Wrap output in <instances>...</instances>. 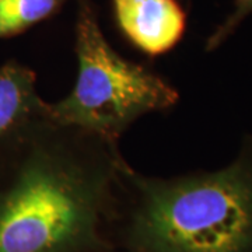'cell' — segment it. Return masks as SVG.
<instances>
[{"label":"cell","instance_id":"52a82bcc","mask_svg":"<svg viewBox=\"0 0 252 252\" xmlns=\"http://www.w3.org/2000/svg\"><path fill=\"white\" fill-rule=\"evenodd\" d=\"M235 1V11L234 14L231 16V17L228 18V21L225 23L223 27L220 28L219 31H217L215 36L210 39V44L215 46L217 45L223 38H224L233 28L241 21V18L245 16V14H248L250 11H252V0H234Z\"/></svg>","mask_w":252,"mask_h":252},{"label":"cell","instance_id":"6da1fadb","mask_svg":"<svg viewBox=\"0 0 252 252\" xmlns=\"http://www.w3.org/2000/svg\"><path fill=\"white\" fill-rule=\"evenodd\" d=\"M17 160L0 190V252H86L117 189L118 144L49 117L14 130Z\"/></svg>","mask_w":252,"mask_h":252},{"label":"cell","instance_id":"5b68a950","mask_svg":"<svg viewBox=\"0 0 252 252\" xmlns=\"http://www.w3.org/2000/svg\"><path fill=\"white\" fill-rule=\"evenodd\" d=\"M48 112V102L36 90V74L26 64L0 66V137Z\"/></svg>","mask_w":252,"mask_h":252},{"label":"cell","instance_id":"7a4b0ae2","mask_svg":"<svg viewBox=\"0 0 252 252\" xmlns=\"http://www.w3.org/2000/svg\"><path fill=\"white\" fill-rule=\"evenodd\" d=\"M118 181L133 198L132 237L143 252L252 250V175L243 165L164 180L122 160Z\"/></svg>","mask_w":252,"mask_h":252},{"label":"cell","instance_id":"277c9868","mask_svg":"<svg viewBox=\"0 0 252 252\" xmlns=\"http://www.w3.org/2000/svg\"><path fill=\"white\" fill-rule=\"evenodd\" d=\"M124 35L143 54L160 56L181 41L187 16L178 0H111Z\"/></svg>","mask_w":252,"mask_h":252},{"label":"cell","instance_id":"8992f818","mask_svg":"<svg viewBox=\"0 0 252 252\" xmlns=\"http://www.w3.org/2000/svg\"><path fill=\"white\" fill-rule=\"evenodd\" d=\"M67 0H0V39L20 35L58 14Z\"/></svg>","mask_w":252,"mask_h":252},{"label":"cell","instance_id":"3957f363","mask_svg":"<svg viewBox=\"0 0 252 252\" xmlns=\"http://www.w3.org/2000/svg\"><path fill=\"white\" fill-rule=\"evenodd\" d=\"M77 77L73 90L58 102H48V114L118 144L139 118L172 108L178 91L160 74L124 58L99 28L91 0H77L76 44Z\"/></svg>","mask_w":252,"mask_h":252}]
</instances>
